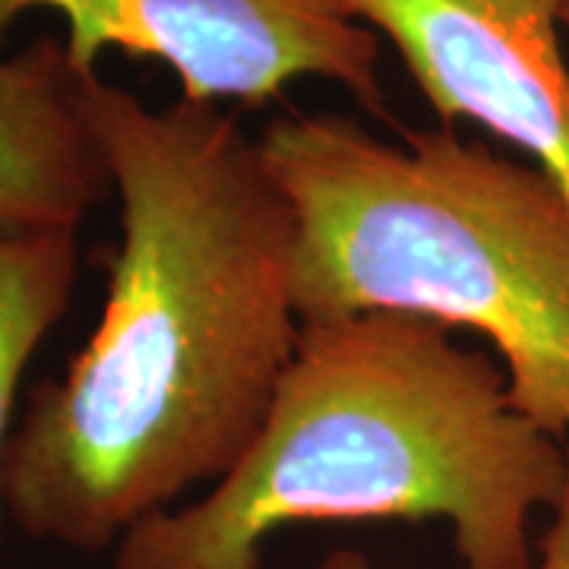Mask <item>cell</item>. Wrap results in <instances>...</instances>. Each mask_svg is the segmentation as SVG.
Segmentation results:
<instances>
[{
  "instance_id": "cell-7",
  "label": "cell",
  "mask_w": 569,
  "mask_h": 569,
  "mask_svg": "<svg viewBox=\"0 0 569 569\" xmlns=\"http://www.w3.org/2000/svg\"><path fill=\"white\" fill-rule=\"evenodd\" d=\"M77 266V228L0 224V509L22 373L70 305Z\"/></svg>"
},
{
  "instance_id": "cell-2",
  "label": "cell",
  "mask_w": 569,
  "mask_h": 569,
  "mask_svg": "<svg viewBox=\"0 0 569 569\" xmlns=\"http://www.w3.org/2000/svg\"><path fill=\"white\" fill-rule=\"evenodd\" d=\"M567 471L569 443L443 323L317 320L241 462L200 503L133 526L111 569H263L276 531L355 519H443L466 569H535L531 516L557 507Z\"/></svg>"
},
{
  "instance_id": "cell-4",
  "label": "cell",
  "mask_w": 569,
  "mask_h": 569,
  "mask_svg": "<svg viewBox=\"0 0 569 569\" xmlns=\"http://www.w3.org/2000/svg\"><path fill=\"white\" fill-rule=\"evenodd\" d=\"M29 13L63 22L77 73L121 51L162 61L190 102L266 104L291 82L326 80L387 111L380 36L342 0H0V48Z\"/></svg>"
},
{
  "instance_id": "cell-10",
  "label": "cell",
  "mask_w": 569,
  "mask_h": 569,
  "mask_svg": "<svg viewBox=\"0 0 569 569\" xmlns=\"http://www.w3.org/2000/svg\"><path fill=\"white\" fill-rule=\"evenodd\" d=\"M560 22H563V32L569 36V0H560Z\"/></svg>"
},
{
  "instance_id": "cell-3",
  "label": "cell",
  "mask_w": 569,
  "mask_h": 569,
  "mask_svg": "<svg viewBox=\"0 0 569 569\" xmlns=\"http://www.w3.org/2000/svg\"><path fill=\"white\" fill-rule=\"evenodd\" d=\"M298 216L301 323L396 310L485 336L516 406L569 443V197L452 127L373 137L346 114L260 133Z\"/></svg>"
},
{
  "instance_id": "cell-8",
  "label": "cell",
  "mask_w": 569,
  "mask_h": 569,
  "mask_svg": "<svg viewBox=\"0 0 569 569\" xmlns=\"http://www.w3.org/2000/svg\"><path fill=\"white\" fill-rule=\"evenodd\" d=\"M535 569H569V471L567 488L560 493L557 507L550 509V526L541 538Z\"/></svg>"
},
{
  "instance_id": "cell-5",
  "label": "cell",
  "mask_w": 569,
  "mask_h": 569,
  "mask_svg": "<svg viewBox=\"0 0 569 569\" xmlns=\"http://www.w3.org/2000/svg\"><path fill=\"white\" fill-rule=\"evenodd\" d=\"M402 58L443 127L471 121L569 197V63L560 0H342Z\"/></svg>"
},
{
  "instance_id": "cell-6",
  "label": "cell",
  "mask_w": 569,
  "mask_h": 569,
  "mask_svg": "<svg viewBox=\"0 0 569 569\" xmlns=\"http://www.w3.org/2000/svg\"><path fill=\"white\" fill-rule=\"evenodd\" d=\"M63 41L0 58V224L80 228L111 187Z\"/></svg>"
},
{
  "instance_id": "cell-9",
  "label": "cell",
  "mask_w": 569,
  "mask_h": 569,
  "mask_svg": "<svg viewBox=\"0 0 569 569\" xmlns=\"http://www.w3.org/2000/svg\"><path fill=\"white\" fill-rule=\"evenodd\" d=\"M317 569H377V567L367 560L361 550L342 548V550H332V553H329Z\"/></svg>"
},
{
  "instance_id": "cell-1",
  "label": "cell",
  "mask_w": 569,
  "mask_h": 569,
  "mask_svg": "<svg viewBox=\"0 0 569 569\" xmlns=\"http://www.w3.org/2000/svg\"><path fill=\"white\" fill-rule=\"evenodd\" d=\"M80 111L121 241L89 342L10 433L3 509L29 538L99 550L241 462L305 323L298 216L260 137L219 104L152 111L99 73Z\"/></svg>"
}]
</instances>
